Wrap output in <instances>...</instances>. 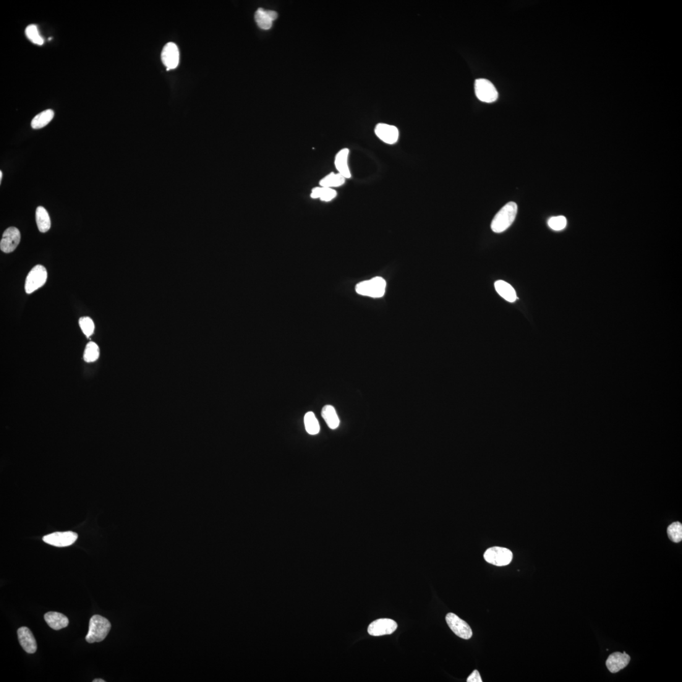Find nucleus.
Segmentation results:
<instances>
[{
    "instance_id": "obj_1",
    "label": "nucleus",
    "mask_w": 682,
    "mask_h": 682,
    "mask_svg": "<svg viewBox=\"0 0 682 682\" xmlns=\"http://www.w3.org/2000/svg\"><path fill=\"white\" fill-rule=\"evenodd\" d=\"M517 205L515 202H509L504 205L496 214L491 224L493 232L500 233L505 231L512 225L516 219Z\"/></svg>"
},
{
    "instance_id": "obj_2",
    "label": "nucleus",
    "mask_w": 682,
    "mask_h": 682,
    "mask_svg": "<svg viewBox=\"0 0 682 682\" xmlns=\"http://www.w3.org/2000/svg\"><path fill=\"white\" fill-rule=\"evenodd\" d=\"M111 628V623L108 619L101 615H94L90 620V628L85 637L86 641L91 644L103 641L108 636Z\"/></svg>"
},
{
    "instance_id": "obj_3",
    "label": "nucleus",
    "mask_w": 682,
    "mask_h": 682,
    "mask_svg": "<svg viewBox=\"0 0 682 682\" xmlns=\"http://www.w3.org/2000/svg\"><path fill=\"white\" fill-rule=\"evenodd\" d=\"M386 282L381 277L361 282L356 286L358 294L372 298H381L385 294Z\"/></svg>"
},
{
    "instance_id": "obj_4",
    "label": "nucleus",
    "mask_w": 682,
    "mask_h": 682,
    "mask_svg": "<svg viewBox=\"0 0 682 682\" xmlns=\"http://www.w3.org/2000/svg\"><path fill=\"white\" fill-rule=\"evenodd\" d=\"M48 273L44 266L37 265L34 266L25 279V292L27 294L33 293L46 283Z\"/></svg>"
},
{
    "instance_id": "obj_5",
    "label": "nucleus",
    "mask_w": 682,
    "mask_h": 682,
    "mask_svg": "<svg viewBox=\"0 0 682 682\" xmlns=\"http://www.w3.org/2000/svg\"><path fill=\"white\" fill-rule=\"evenodd\" d=\"M513 554L508 548L494 547L488 548L484 554V558L492 565L502 567L509 565L512 560Z\"/></svg>"
},
{
    "instance_id": "obj_6",
    "label": "nucleus",
    "mask_w": 682,
    "mask_h": 682,
    "mask_svg": "<svg viewBox=\"0 0 682 682\" xmlns=\"http://www.w3.org/2000/svg\"><path fill=\"white\" fill-rule=\"evenodd\" d=\"M476 96L484 103H491L497 100L498 94L495 86L489 80L480 78L475 81Z\"/></svg>"
},
{
    "instance_id": "obj_7",
    "label": "nucleus",
    "mask_w": 682,
    "mask_h": 682,
    "mask_svg": "<svg viewBox=\"0 0 682 682\" xmlns=\"http://www.w3.org/2000/svg\"><path fill=\"white\" fill-rule=\"evenodd\" d=\"M446 619L449 627L456 636L464 639L471 638L472 631L471 627L456 614L449 613L447 615Z\"/></svg>"
},
{
    "instance_id": "obj_8",
    "label": "nucleus",
    "mask_w": 682,
    "mask_h": 682,
    "mask_svg": "<svg viewBox=\"0 0 682 682\" xmlns=\"http://www.w3.org/2000/svg\"><path fill=\"white\" fill-rule=\"evenodd\" d=\"M78 535L72 531L56 532L44 536L43 540L47 544L56 547H66L74 544Z\"/></svg>"
},
{
    "instance_id": "obj_9",
    "label": "nucleus",
    "mask_w": 682,
    "mask_h": 682,
    "mask_svg": "<svg viewBox=\"0 0 682 682\" xmlns=\"http://www.w3.org/2000/svg\"><path fill=\"white\" fill-rule=\"evenodd\" d=\"M398 628L395 621L389 618H380L373 621L368 628V634L373 636H381L393 634Z\"/></svg>"
},
{
    "instance_id": "obj_10",
    "label": "nucleus",
    "mask_w": 682,
    "mask_h": 682,
    "mask_svg": "<svg viewBox=\"0 0 682 682\" xmlns=\"http://www.w3.org/2000/svg\"><path fill=\"white\" fill-rule=\"evenodd\" d=\"M21 235L19 230L15 227H10L5 230L3 234L0 249L4 253H9L16 249L20 242Z\"/></svg>"
},
{
    "instance_id": "obj_11",
    "label": "nucleus",
    "mask_w": 682,
    "mask_h": 682,
    "mask_svg": "<svg viewBox=\"0 0 682 682\" xmlns=\"http://www.w3.org/2000/svg\"><path fill=\"white\" fill-rule=\"evenodd\" d=\"M161 60L167 70L176 69L180 62V52L176 44L168 43L164 46Z\"/></svg>"
},
{
    "instance_id": "obj_12",
    "label": "nucleus",
    "mask_w": 682,
    "mask_h": 682,
    "mask_svg": "<svg viewBox=\"0 0 682 682\" xmlns=\"http://www.w3.org/2000/svg\"><path fill=\"white\" fill-rule=\"evenodd\" d=\"M375 132L381 141L388 144H394L399 139V130L393 125L379 124L375 127Z\"/></svg>"
},
{
    "instance_id": "obj_13",
    "label": "nucleus",
    "mask_w": 682,
    "mask_h": 682,
    "mask_svg": "<svg viewBox=\"0 0 682 682\" xmlns=\"http://www.w3.org/2000/svg\"><path fill=\"white\" fill-rule=\"evenodd\" d=\"M18 638L21 646L28 654H33L37 650V642L32 632L26 627H20L17 631Z\"/></svg>"
},
{
    "instance_id": "obj_14",
    "label": "nucleus",
    "mask_w": 682,
    "mask_h": 682,
    "mask_svg": "<svg viewBox=\"0 0 682 682\" xmlns=\"http://www.w3.org/2000/svg\"><path fill=\"white\" fill-rule=\"evenodd\" d=\"M631 661V657L626 652H616L611 654L606 660V665L611 673H615L626 668Z\"/></svg>"
},
{
    "instance_id": "obj_15",
    "label": "nucleus",
    "mask_w": 682,
    "mask_h": 682,
    "mask_svg": "<svg viewBox=\"0 0 682 682\" xmlns=\"http://www.w3.org/2000/svg\"><path fill=\"white\" fill-rule=\"evenodd\" d=\"M349 154V150L348 149H342L336 154L335 161H334L338 173L341 174L346 179H349L351 177V171H350L348 166Z\"/></svg>"
},
{
    "instance_id": "obj_16",
    "label": "nucleus",
    "mask_w": 682,
    "mask_h": 682,
    "mask_svg": "<svg viewBox=\"0 0 682 682\" xmlns=\"http://www.w3.org/2000/svg\"><path fill=\"white\" fill-rule=\"evenodd\" d=\"M44 620L51 629L59 631L65 628L69 624V618L64 614L50 611L44 615Z\"/></svg>"
},
{
    "instance_id": "obj_17",
    "label": "nucleus",
    "mask_w": 682,
    "mask_h": 682,
    "mask_svg": "<svg viewBox=\"0 0 682 682\" xmlns=\"http://www.w3.org/2000/svg\"><path fill=\"white\" fill-rule=\"evenodd\" d=\"M495 287L496 292L506 301L513 303L517 300L516 292L511 284L504 281L495 282Z\"/></svg>"
},
{
    "instance_id": "obj_18",
    "label": "nucleus",
    "mask_w": 682,
    "mask_h": 682,
    "mask_svg": "<svg viewBox=\"0 0 682 682\" xmlns=\"http://www.w3.org/2000/svg\"><path fill=\"white\" fill-rule=\"evenodd\" d=\"M337 192L331 188L317 187L313 188L311 192L310 197L313 199L319 198L323 202H330L336 197Z\"/></svg>"
},
{
    "instance_id": "obj_19",
    "label": "nucleus",
    "mask_w": 682,
    "mask_h": 682,
    "mask_svg": "<svg viewBox=\"0 0 682 682\" xmlns=\"http://www.w3.org/2000/svg\"><path fill=\"white\" fill-rule=\"evenodd\" d=\"M36 223H37L38 229L40 232H46L49 231L51 227V220L45 208L39 206L36 209Z\"/></svg>"
},
{
    "instance_id": "obj_20",
    "label": "nucleus",
    "mask_w": 682,
    "mask_h": 682,
    "mask_svg": "<svg viewBox=\"0 0 682 682\" xmlns=\"http://www.w3.org/2000/svg\"><path fill=\"white\" fill-rule=\"evenodd\" d=\"M322 417L331 429H336L339 427L340 421L336 411L335 408L331 405H327L322 410Z\"/></svg>"
},
{
    "instance_id": "obj_21",
    "label": "nucleus",
    "mask_w": 682,
    "mask_h": 682,
    "mask_svg": "<svg viewBox=\"0 0 682 682\" xmlns=\"http://www.w3.org/2000/svg\"><path fill=\"white\" fill-rule=\"evenodd\" d=\"M346 182V179L341 174L332 172L323 177L319 182L320 187L333 188L341 187Z\"/></svg>"
},
{
    "instance_id": "obj_22",
    "label": "nucleus",
    "mask_w": 682,
    "mask_h": 682,
    "mask_svg": "<svg viewBox=\"0 0 682 682\" xmlns=\"http://www.w3.org/2000/svg\"><path fill=\"white\" fill-rule=\"evenodd\" d=\"M54 111L52 109H46L36 115L31 122V127L34 129H40L46 126L53 120Z\"/></svg>"
},
{
    "instance_id": "obj_23",
    "label": "nucleus",
    "mask_w": 682,
    "mask_h": 682,
    "mask_svg": "<svg viewBox=\"0 0 682 682\" xmlns=\"http://www.w3.org/2000/svg\"><path fill=\"white\" fill-rule=\"evenodd\" d=\"M306 430L310 435H317L320 432V425L312 412H308L304 418Z\"/></svg>"
},
{
    "instance_id": "obj_24",
    "label": "nucleus",
    "mask_w": 682,
    "mask_h": 682,
    "mask_svg": "<svg viewBox=\"0 0 682 682\" xmlns=\"http://www.w3.org/2000/svg\"><path fill=\"white\" fill-rule=\"evenodd\" d=\"M99 357V348L95 342H90L85 347L83 359L85 362L92 363L95 362Z\"/></svg>"
},
{
    "instance_id": "obj_25",
    "label": "nucleus",
    "mask_w": 682,
    "mask_h": 682,
    "mask_svg": "<svg viewBox=\"0 0 682 682\" xmlns=\"http://www.w3.org/2000/svg\"><path fill=\"white\" fill-rule=\"evenodd\" d=\"M255 20L257 22L258 27L262 29L268 30L271 28L273 25V21L269 19L268 15L266 14L265 10L263 9H258L255 14Z\"/></svg>"
},
{
    "instance_id": "obj_26",
    "label": "nucleus",
    "mask_w": 682,
    "mask_h": 682,
    "mask_svg": "<svg viewBox=\"0 0 682 682\" xmlns=\"http://www.w3.org/2000/svg\"><path fill=\"white\" fill-rule=\"evenodd\" d=\"M667 532L669 538L673 542L680 543L682 540V525L680 522H675L670 525Z\"/></svg>"
},
{
    "instance_id": "obj_27",
    "label": "nucleus",
    "mask_w": 682,
    "mask_h": 682,
    "mask_svg": "<svg viewBox=\"0 0 682 682\" xmlns=\"http://www.w3.org/2000/svg\"><path fill=\"white\" fill-rule=\"evenodd\" d=\"M25 35L33 43L41 46L44 44V39L39 35L37 26L30 25L25 29Z\"/></svg>"
},
{
    "instance_id": "obj_28",
    "label": "nucleus",
    "mask_w": 682,
    "mask_h": 682,
    "mask_svg": "<svg viewBox=\"0 0 682 682\" xmlns=\"http://www.w3.org/2000/svg\"><path fill=\"white\" fill-rule=\"evenodd\" d=\"M79 325L83 333L87 338L93 335L94 331H95V325L93 320L90 317H81L79 320Z\"/></svg>"
},
{
    "instance_id": "obj_29",
    "label": "nucleus",
    "mask_w": 682,
    "mask_h": 682,
    "mask_svg": "<svg viewBox=\"0 0 682 682\" xmlns=\"http://www.w3.org/2000/svg\"><path fill=\"white\" fill-rule=\"evenodd\" d=\"M548 226L555 231H561L567 226V219L562 216L552 217L548 222Z\"/></svg>"
},
{
    "instance_id": "obj_30",
    "label": "nucleus",
    "mask_w": 682,
    "mask_h": 682,
    "mask_svg": "<svg viewBox=\"0 0 682 682\" xmlns=\"http://www.w3.org/2000/svg\"><path fill=\"white\" fill-rule=\"evenodd\" d=\"M467 682H482L483 680H482V678H481V676H480V673H479V671H478L477 670H475L473 671V672H472V673L471 674V675H469V677L467 678Z\"/></svg>"
},
{
    "instance_id": "obj_31",
    "label": "nucleus",
    "mask_w": 682,
    "mask_h": 682,
    "mask_svg": "<svg viewBox=\"0 0 682 682\" xmlns=\"http://www.w3.org/2000/svg\"><path fill=\"white\" fill-rule=\"evenodd\" d=\"M265 12L269 19L272 21L276 20L278 17V14L276 12L273 11V10H265Z\"/></svg>"
},
{
    "instance_id": "obj_32",
    "label": "nucleus",
    "mask_w": 682,
    "mask_h": 682,
    "mask_svg": "<svg viewBox=\"0 0 682 682\" xmlns=\"http://www.w3.org/2000/svg\"><path fill=\"white\" fill-rule=\"evenodd\" d=\"M93 682H105V680H102V679H95L93 680Z\"/></svg>"
},
{
    "instance_id": "obj_33",
    "label": "nucleus",
    "mask_w": 682,
    "mask_h": 682,
    "mask_svg": "<svg viewBox=\"0 0 682 682\" xmlns=\"http://www.w3.org/2000/svg\"><path fill=\"white\" fill-rule=\"evenodd\" d=\"M2 177H3V173L2 171H0V182H2Z\"/></svg>"
}]
</instances>
